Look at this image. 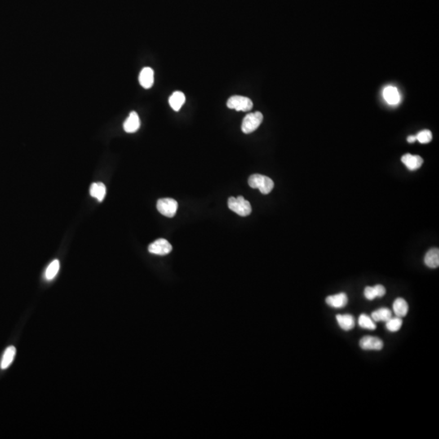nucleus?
Listing matches in <instances>:
<instances>
[{
  "instance_id": "nucleus-8",
  "label": "nucleus",
  "mask_w": 439,
  "mask_h": 439,
  "mask_svg": "<svg viewBox=\"0 0 439 439\" xmlns=\"http://www.w3.org/2000/svg\"><path fill=\"white\" fill-rule=\"evenodd\" d=\"M401 161H402L403 164L406 165L407 168L411 171H414V170L420 169L424 162L423 159L421 156H414V155H411V154L404 155Z\"/></svg>"
},
{
  "instance_id": "nucleus-12",
  "label": "nucleus",
  "mask_w": 439,
  "mask_h": 439,
  "mask_svg": "<svg viewBox=\"0 0 439 439\" xmlns=\"http://www.w3.org/2000/svg\"><path fill=\"white\" fill-rule=\"evenodd\" d=\"M385 100L391 105H397L400 102V94L397 88L388 86L383 90Z\"/></svg>"
},
{
  "instance_id": "nucleus-25",
  "label": "nucleus",
  "mask_w": 439,
  "mask_h": 439,
  "mask_svg": "<svg viewBox=\"0 0 439 439\" xmlns=\"http://www.w3.org/2000/svg\"><path fill=\"white\" fill-rule=\"evenodd\" d=\"M417 141V135H410V136L408 137V142L409 143H413L414 142Z\"/></svg>"
},
{
  "instance_id": "nucleus-18",
  "label": "nucleus",
  "mask_w": 439,
  "mask_h": 439,
  "mask_svg": "<svg viewBox=\"0 0 439 439\" xmlns=\"http://www.w3.org/2000/svg\"><path fill=\"white\" fill-rule=\"evenodd\" d=\"M425 263L429 268H436L439 266V250L433 248L426 253L425 256Z\"/></svg>"
},
{
  "instance_id": "nucleus-19",
  "label": "nucleus",
  "mask_w": 439,
  "mask_h": 439,
  "mask_svg": "<svg viewBox=\"0 0 439 439\" xmlns=\"http://www.w3.org/2000/svg\"><path fill=\"white\" fill-rule=\"evenodd\" d=\"M392 317V312L391 310L387 307H382L379 309L376 310L374 312H372L371 318L373 321H388Z\"/></svg>"
},
{
  "instance_id": "nucleus-21",
  "label": "nucleus",
  "mask_w": 439,
  "mask_h": 439,
  "mask_svg": "<svg viewBox=\"0 0 439 439\" xmlns=\"http://www.w3.org/2000/svg\"><path fill=\"white\" fill-rule=\"evenodd\" d=\"M59 260H58V259L53 260V261L49 264L48 267L46 268V272H45V277H46V280L51 281V280L55 278V277H56V275H57L58 272H59Z\"/></svg>"
},
{
  "instance_id": "nucleus-5",
  "label": "nucleus",
  "mask_w": 439,
  "mask_h": 439,
  "mask_svg": "<svg viewBox=\"0 0 439 439\" xmlns=\"http://www.w3.org/2000/svg\"><path fill=\"white\" fill-rule=\"evenodd\" d=\"M156 207L159 213H161L163 216L172 218H174L178 211V204L175 200L166 198L159 200Z\"/></svg>"
},
{
  "instance_id": "nucleus-24",
  "label": "nucleus",
  "mask_w": 439,
  "mask_h": 439,
  "mask_svg": "<svg viewBox=\"0 0 439 439\" xmlns=\"http://www.w3.org/2000/svg\"><path fill=\"white\" fill-rule=\"evenodd\" d=\"M432 138V133L428 130H422V131L419 132L417 135V140L423 144L431 142Z\"/></svg>"
},
{
  "instance_id": "nucleus-22",
  "label": "nucleus",
  "mask_w": 439,
  "mask_h": 439,
  "mask_svg": "<svg viewBox=\"0 0 439 439\" xmlns=\"http://www.w3.org/2000/svg\"><path fill=\"white\" fill-rule=\"evenodd\" d=\"M359 325L363 329H371L374 330L377 328L375 321H373L371 316H368L366 314H361L359 316L358 319Z\"/></svg>"
},
{
  "instance_id": "nucleus-20",
  "label": "nucleus",
  "mask_w": 439,
  "mask_h": 439,
  "mask_svg": "<svg viewBox=\"0 0 439 439\" xmlns=\"http://www.w3.org/2000/svg\"><path fill=\"white\" fill-rule=\"evenodd\" d=\"M15 353H16V350H15V347H13V346L8 347L7 349L5 350L4 354L2 356V361H1V364H0L1 369H7L11 365L14 358H15Z\"/></svg>"
},
{
  "instance_id": "nucleus-14",
  "label": "nucleus",
  "mask_w": 439,
  "mask_h": 439,
  "mask_svg": "<svg viewBox=\"0 0 439 439\" xmlns=\"http://www.w3.org/2000/svg\"><path fill=\"white\" fill-rule=\"evenodd\" d=\"M336 319L341 329H343L345 331H350L356 325L355 317L350 314L337 315Z\"/></svg>"
},
{
  "instance_id": "nucleus-15",
  "label": "nucleus",
  "mask_w": 439,
  "mask_h": 439,
  "mask_svg": "<svg viewBox=\"0 0 439 439\" xmlns=\"http://www.w3.org/2000/svg\"><path fill=\"white\" fill-rule=\"evenodd\" d=\"M106 190L105 185L102 183H92L90 187V195L93 198H95L99 202H102L105 198Z\"/></svg>"
},
{
  "instance_id": "nucleus-1",
  "label": "nucleus",
  "mask_w": 439,
  "mask_h": 439,
  "mask_svg": "<svg viewBox=\"0 0 439 439\" xmlns=\"http://www.w3.org/2000/svg\"><path fill=\"white\" fill-rule=\"evenodd\" d=\"M248 184L253 189H258L263 195H268L274 187L273 181L261 174H253L248 179Z\"/></svg>"
},
{
  "instance_id": "nucleus-9",
  "label": "nucleus",
  "mask_w": 439,
  "mask_h": 439,
  "mask_svg": "<svg viewBox=\"0 0 439 439\" xmlns=\"http://www.w3.org/2000/svg\"><path fill=\"white\" fill-rule=\"evenodd\" d=\"M124 130L126 133L132 134L139 130L140 127V119L136 112H130V116L124 123Z\"/></svg>"
},
{
  "instance_id": "nucleus-10",
  "label": "nucleus",
  "mask_w": 439,
  "mask_h": 439,
  "mask_svg": "<svg viewBox=\"0 0 439 439\" xmlns=\"http://www.w3.org/2000/svg\"><path fill=\"white\" fill-rule=\"evenodd\" d=\"M328 305L334 308H342L347 305L348 298L345 293H338L334 295H330L325 299Z\"/></svg>"
},
{
  "instance_id": "nucleus-11",
  "label": "nucleus",
  "mask_w": 439,
  "mask_h": 439,
  "mask_svg": "<svg viewBox=\"0 0 439 439\" xmlns=\"http://www.w3.org/2000/svg\"><path fill=\"white\" fill-rule=\"evenodd\" d=\"M139 83L145 89H150L154 84V71L152 68H143L139 74Z\"/></svg>"
},
{
  "instance_id": "nucleus-7",
  "label": "nucleus",
  "mask_w": 439,
  "mask_h": 439,
  "mask_svg": "<svg viewBox=\"0 0 439 439\" xmlns=\"http://www.w3.org/2000/svg\"><path fill=\"white\" fill-rule=\"evenodd\" d=\"M384 343L378 337L365 336L360 341V347L365 351H381Z\"/></svg>"
},
{
  "instance_id": "nucleus-6",
  "label": "nucleus",
  "mask_w": 439,
  "mask_h": 439,
  "mask_svg": "<svg viewBox=\"0 0 439 439\" xmlns=\"http://www.w3.org/2000/svg\"><path fill=\"white\" fill-rule=\"evenodd\" d=\"M172 249L171 244L165 238H159L148 246L150 253L158 255H168L171 252Z\"/></svg>"
},
{
  "instance_id": "nucleus-13",
  "label": "nucleus",
  "mask_w": 439,
  "mask_h": 439,
  "mask_svg": "<svg viewBox=\"0 0 439 439\" xmlns=\"http://www.w3.org/2000/svg\"><path fill=\"white\" fill-rule=\"evenodd\" d=\"M386 288L383 286L382 285H376L375 286H373V287H371V286H367L365 289V292H364V294H365V298H366L368 300H373V299L378 297V298H382V297L384 296L385 294H386Z\"/></svg>"
},
{
  "instance_id": "nucleus-16",
  "label": "nucleus",
  "mask_w": 439,
  "mask_h": 439,
  "mask_svg": "<svg viewBox=\"0 0 439 439\" xmlns=\"http://www.w3.org/2000/svg\"><path fill=\"white\" fill-rule=\"evenodd\" d=\"M393 310L398 317H404L409 312V304L403 298H397L393 303Z\"/></svg>"
},
{
  "instance_id": "nucleus-17",
  "label": "nucleus",
  "mask_w": 439,
  "mask_h": 439,
  "mask_svg": "<svg viewBox=\"0 0 439 439\" xmlns=\"http://www.w3.org/2000/svg\"><path fill=\"white\" fill-rule=\"evenodd\" d=\"M185 102H186V96L184 93L181 91L173 93V95L169 99V105L171 106V108L176 112H178L182 108Z\"/></svg>"
},
{
  "instance_id": "nucleus-23",
  "label": "nucleus",
  "mask_w": 439,
  "mask_h": 439,
  "mask_svg": "<svg viewBox=\"0 0 439 439\" xmlns=\"http://www.w3.org/2000/svg\"><path fill=\"white\" fill-rule=\"evenodd\" d=\"M387 324H386V327H387V330H389L390 332H397L401 329L403 325V320L402 318H400V317H395V318H392L391 317L390 320L386 321Z\"/></svg>"
},
{
  "instance_id": "nucleus-3",
  "label": "nucleus",
  "mask_w": 439,
  "mask_h": 439,
  "mask_svg": "<svg viewBox=\"0 0 439 439\" xmlns=\"http://www.w3.org/2000/svg\"><path fill=\"white\" fill-rule=\"evenodd\" d=\"M263 114L261 112H255L253 113H249L244 117L242 123H241V131L244 134H250L258 129L259 125H261L263 121Z\"/></svg>"
},
{
  "instance_id": "nucleus-4",
  "label": "nucleus",
  "mask_w": 439,
  "mask_h": 439,
  "mask_svg": "<svg viewBox=\"0 0 439 439\" xmlns=\"http://www.w3.org/2000/svg\"><path fill=\"white\" fill-rule=\"evenodd\" d=\"M227 107L229 109L247 112V111L252 109L253 103L251 99H249L247 97L233 95L228 99Z\"/></svg>"
},
{
  "instance_id": "nucleus-2",
  "label": "nucleus",
  "mask_w": 439,
  "mask_h": 439,
  "mask_svg": "<svg viewBox=\"0 0 439 439\" xmlns=\"http://www.w3.org/2000/svg\"><path fill=\"white\" fill-rule=\"evenodd\" d=\"M228 209L240 217H247L252 211L251 205L242 196L230 197L228 200Z\"/></svg>"
}]
</instances>
